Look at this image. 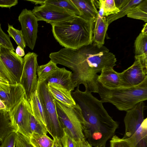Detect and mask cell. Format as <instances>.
Returning <instances> with one entry per match:
<instances>
[{
    "instance_id": "cell-1",
    "label": "cell",
    "mask_w": 147,
    "mask_h": 147,
    "mask_svg": "<svg viewBox=\"0 0 147 147\" xmlns=\"http://www.w3.org/2000/svg\"><path fill=\"white\" fill-rule=\"evenodd\" d=\"M51 59L70 69L76 87L81 84L85 91L98 93V73L104 68L113 67L117 60L115 55L106 47L98 48L91 44L77 49L64 48L52 53Z\"/></svg>"
},
{
    "instance_id": "cell-2",
    "label": "cell",
    "mask_w": 147,
    "mask_h": 147,
    "mask_svg": "<svg viewBox=\"0 0 147 147\" xmlns=\"http://www.w3.org/2000/svg\"><path fill=\"white\" fill-rule=\"evenodd\" d=\"M71 95L81 110L85 139L93 147L105 146L108 140L114 135L118 123L109 115L103 102L91 93L82 91L77 87Z\"/></svg>"
},
{
    "instance_id": "cell-3",
    "label": "cell",
    "mask_w": 147,
    "mask_h": 147,
    "mask_svg": "<svg viewBox=\"0 0 147 147\" xmlns=\"http://www.w3.org/2000/svg\"><path fill=\"white\" fill-rule=\"evenodd\" d=\"M95 22L76 15L69 20L51 25L53 36L61 45L77 49L92 43Z\"/></svg>"
},
{
    "instance_id": "cell-4",
    "label": "cell",
    "mask_w": 147,
    "mask_h": 147,
    "mask_svg": "<svg viewBox=\"0 0 147 147\" xmlns=\"http://www.w3.org/2000/svg\"><path fill=\"white\" fill-rule=\"evenodd\" d=\"M98 93L103 102H109L119 110L127 111L147 99V77L139 84L110 89L98 83Z\"/></svg>"
},
{
    "instance_id": "cell-5",
    "label": "cell",
    "mask_w": 147,
    "mask_h": 147,
    "mask_svg": "<svg viewBox=\"0 0 147 147\" xmlns=\"http://www.w3.org/2000/svg\"><path fill=\"white\" fill-rule=\"evenodd\" d=\"M57 115L63 129L76 140L85 138L82 124L84 123L78 105H67L55 99Z\"/></svg>"
},
{
    "instance_id": "cell-6",
    "label": "cell",
    "mask_w": 147,
    "mask_h": 147,
    "mask_svg": "<svg viewBox=\"0 0 147 147\" xmlns=\"http://www.w3.org/2000/svg\"><path fill=\"white\" fill-rule=\"evenodd\" d=\"M36 90L44 109L47 131L53 138L61 140L63 129L57 115L55 99L49 92L45 80L38 82Z\"/></svg>"
},
{
    "instance_id": "cell-7",
    "label": "cell",
    "mask_w": 147,
    "mask_h": 147,
    "mask_svg": "<svg viewBox=\"0 0 147 147\" xmlns=\"http://www.w3.org/2000/svg\"><path fill=\"white\" fill-rule=\"evenodd\" d=\"M23 67V58L14 51L0 47V72L10 84H19Z\"/></svg>"
},
{
    "instance_id": "cell-8",
    "label": "cell",
    "mask_w": 147,
    "mask_h": 147,
    "mask_svg": "<svg viewBox=\"0 0 147 147\" xmlns=\"http://www.w3.org/2000/svg\"><path fill=\"white\" fill-rule=\"evenodd\" d=\"M37 55L29 52L23 58V67L19 84L24 88L25 97L29 101L32 95L36 90L38 83L37 74L38 66Z\"/></svg>"
},
{
    "instance_id": "cell-9",
    "label": "cell",
    "mask_w": 147,
    "mask_h": 147,
    "mask_svg": "<svg viewBox=\"0 0 147 147\" xmlns=\"http://www.w3.org/2000/svg\"><path fill=\"white\" fill-rule=\"evenodd\" d=\"M8 113L15 131L29 138L31 134L30 121L32 112L28 101L24 97Z\"/></svg>"
},
{
    "instance_id": "cell-10",
    "label": "cell",
    "mask_w": 147,
    "mask_h": 147,
    "mask_svg": "<svg viewBox=\"0 0 147 147\" xmlns=\"http://www.w3.org/2000/svg\"><path fill=\"white\" fill-rule=\"evenodd\" d=\"M32 11L38 21H45L51 24L69 20L76 16L70 11L47 4L34 6Z\"/></svg>"
},
{
    "instance_id": "cell-11",
    "label": "cell",
    "mask_w": 147,
    "mask_h": 147,
    "mask_svg": "<svg viewBox=\"0 0 147 147\" xmlns=\"http://www.w3.org/2000/svg\"><path fill=\"white\" fill-rule=\"evenodd\" d=\"M18 19L26 45L33 50L37 37L38 21L32 11L26 9L22 11Z\"/></svg>"
},
{
    "instance_id": "cell-12",
    "label": "cell",
    "mask_w": 147,
    "mask_h": 147,
    "mask_svg": "<svg viewBox=\"0 0 147 147\" xmlns=\"http://www.w3.org/2000/svg\"><path fill=\"white\" fill-rule=\"evenodd\" d=\"M120 75L122 87H128L137 85L147 77V62L136 58L133 64L120 73Z\"/></svg>"
},
{
    "instance_id": "cell-13",
    "label": "cell",
    "mask_w": 147,
    "mask_h": 147,
    "mask_svg": "<svg viewBox=\"0 0 147 147\" xmlns=\"http://www.w3.org/2000/svg\"><path fill=\"white\" fill-rule=\"evenodd\" d=\"M145 104L141 101L126 111L124 121L125 132L122 138L126 139L132 136L140 127L144 120Z\"/></svg>"
},
{
    "instance_id": "cell-14",
    "label": "cell",
    "mask_w": 147,
    "mask_h": 147,
    "mask_svg": "<svg viewBox=\"0 0 147 147\" xmlns=\"http://www.w3.org/2000/svg\"><path fill=\"white\" fill-rule=\"evenodd\" d=\"M10 85L11 90L9 92L4 91L3 86L0 85V99L6 106V111L8 112L11 111L25 96L24 90L20 84Z\"/></svg>"
},
{
    "instance_id": "cell-15",
    "label": "cell",
    "mask_w": 147,
    "mask_h": 147,
    "mask_svg": "<svg viewBox=\"0 0 147 147\" xmlns=\"http://www.w3.org/2000/svg\"><path fill=\"white\" fill-rule=\"evenodd\" d=\"M47 83L59 84L71 92L76 87L74 82L71 71L64 67L59 68L45 80Z\"/></svg>"
},
{
    "instance_id": "cell-16",
    "label": "cell",
    "mask_w": 147,
    "mask_h": 147,
    "mask_svg": "<svg viewBox=\"0 0 147 147\" xmlns=\"http://www.w3.org/2000/svg\"><path fill=\"white\" fill-rule=\"evenodd\" d=\"M97 81L104 86L110 89L122 87L120 73L115 71L112 67L103 69L98 76Z\"/></svg>"
},
{
    "instance_id": "cell-17",
    "label": "cell",
    "mask_w": 147,
    "mask_h": 147,
    "mask_svg": "<svg viewBox=\"0 0 147 147\" xmlns=\"http://www.w3.org/2000/svg\"><path fill=\"white\" fill-rule=\"evenodd\" d=\"M78 9L79 16L88 20L95 21L98 14L94 1L93 0H71Z\"/></svg>"
},
{
    "instance_id": "cell-18",
    "label": "cell",
    "mask_w": 147,
    "mask_h": 147,
    "mask_svg": "<svg viewBox=\"0 0 147 147\" xmlns=\"http://www.w3.org/2000/svg\"><path fill=\"white\" fill-rule=\"evenodd\" d=\"M48 90L52 97L63 104L69 106L76 104L71 92L62 86L55 84H47Z\"/></svg>"
},
{
    "instance_id": "cell-19",
    "label": "cell",
    "mask_w": 147,
    "mask_h": 147,
    "mask_svg": "<svg viewBox=\"0 0 147 147\" xmlns=\"http://www.w3.org/2000/svg\"><path fill=\"white\" fill-rule=\"evenodd\" d=\"M109 25L106 17L101 16L98 13L94 23L92 43L98 48L103 46Z\"/></svg>"
},
{
    "instance_id": "cell-20",
    "label": "cell",
    "mask_w": 147,
    "mask_h": 147,
    "mask_svg": "<svg viewBox=\"0 0 147 147\" xmlns=\"http://www.w3.org/2000/svg\"><path fill=\"white\" fill-rule=\"evenodd\" d=\"M133 147H147V119H144L142 125L129 138L126 139Z\"/></svg>"
},
{
    "instance_id": "cell-21",
    "label": "cell",
    "mask_w": 147,
    "mask_h": 147,
    "mask_svg": "<svg viewBox=\"0 0 147 147\" xmlns=\"http://www.w3.org/2000/svg\"><path fill=\"white\" fill-rule=\"evenodd\" d=\"M28 101L32 114L38 120L46 126L44 109L37 90L32 95Z\"/></svg>"
},
{
    "instance_id": "cell-22",
    "label": "cell",
    "mask_w": 147,
    "mask_h": 147,
    "mask_svg": "<svg viewBox=\"0 0 147 147\" xmlns=\"http://www.w3.org/2000/svg\"><path fill=\"white\" fill-rule=\"evenodd\" d=\"M134 45L135 58L147 62V33L141 32L136 38Z\"/></svg>"
},
{
    "instance_id": "cell-23",
    "label": "cell",
    "mask_w": 147,
    "mask_h": 147,
    "mask_svg": "<svg viewBox=\"0 0 147 147\" xmlns=\"http://www.w3.org/2000/svg\"><path fill=\"white\" fill-rule=\"evenodd\" d=\"M32 3L37 5L44 4L52 5L70 11L77 16H79L80 13L78 9L71 2V0H32Z\"/></svg>"
},
{
    "instance_id": "cell-24",
    "label": "cell",
    "mask_w": 147,
    "mask_h": 147,
    "mask_svg": "<svg viewBox=\"0 0 147 147\" xmlns=\"http://www.w3.org/2000/svg\"><path fill=\"white\" fill-rule=\"evenodd\" d=\"M14 131H15L11 124L8 112L0 110V144L7 136Z\"/></svg>"
},
{
    "instance_id": "cell-25",
    "label": "cell",
    "mask_w": 147,
    "mask_h": 147,
    "mask_svg": "<svg viewBox=\"0 0 147 147\" xmlns=\"http://www.w3.org/2000/svg\"><path fill=\"white\" fill-rule=\"evenodd\" d=\"M29 139L34 147H52L54 142V139L47 134L39 135L33 133L30 135Z\"/></svg>"
},
{
    "instance_id": "cell-26",
    "label": "cell",
    "mask_w": 147,
    "mask_h": 147,
    "mask_svg": "<svg viewBox=\"0 0 147 147\" xmlns=\"http://www.w3.org/2000/svg\"><path fill=\"white\" fill-rule=\"evenodd\" d=\"M143 0H129L128 3L121 9L117 13L109 16L106 18L109 25L113 22L128 14L134 7Z\"/></svg>"
},
{
    "instance_id": "cell-27",
    "label": "cell",
    "mask_w": 147,
    "mask_h": 147,
    "mask_svg": "<svg viewBox=\"0 0 147 147\" xmlns=\"http://www.w3.org/2000/svg\"><path fill=\"white\" fill-rule=\"evenodd\" d=\"M59 68L57 64L51 60L45 64L38 66L37 70L38 82L45 81Z\"/></svg>"
},
{
    "instance_id": "cell-28",
    "label": "cell",
    "mask_w": 147,
    "mask_h": 147,
    "mask_svg": "<svg viewBox=\"0 0 147 147\" xmlns=\"http://www.w3.org/2000/svg\"><path fill=\"white\" fill-rule=\"evenodd\" d=\"M127 17L147 22V0H143L134 8Z\"/></svg>"
},
{
    "instance_id": "cell-29",
    "label": "cell",
    "mask_w": 147,
    "mask_h": 147,
    "mask_svg": "<svg viewBox=\"0 0 147 147\" xmlns=\"http://www.w3.org/2000/svg\"><path fill=\"white\" fill-rule=\"evenodd\" d=\"M8 27L7 32L9 37L12 38L18 46L24 50L26 45L21 30L16 29L9 24Z\"/></svg>"
},
{
    "instance_id": "cell-30",
    "label": "cell",
    "mask_w": 147,
    "mask_h": 147,
    "mask_svg": "<svg viewBox=\"0 0 147 147\" xmlns=\"http://www.w3.org/2000/svg\"><path fill=\"white\" fill-rule=\"evenodd\" d=\"M30 127L31 134L34 133L39 135L47 134L46 126L38 120L31 114L30 119Z\"/></svg>"
},
{
    "instance_id": "cell-31",
    "label": "cell",
    "mask_w": 147,
    "mask_h": 147,
    "mask_svg": "<svg viewBox=\"0 0 147 147\" xmlns=\"http://www.w3.org/2000/svg\"><path fill=\"white\" fill-rule=\"evenodd\" d=\"M120 10L116 6L114 0H104L103 16L107 17L117 13Z\"/></svg>"
},
{
    "instance_id": "cell-32",
    "label": "cell",
    "mask_w": 147,
    "mask_h": 147,
    "mask_svg": "<svg viewBox=\"0 0 147 147\" xmlns=\"http://www.w3.org/2000/svg\"><path fill=\"white\" fill-rule=\"evenodd\" d=\"M110 141V147H133L130 142L126 139L121 138L114 135Z\"/></svg>"
},
{
    "instance_id": "cell-33",
    "label": "cell",
    "mask_w": 147,
    "mask_h": 147,
    "mask_svg": "<svg viewBox=\"0 0 147 147\" xmlns=\"http://www.w3.org/2000/svg\"><path fill=\"white\" fill-rule=\"evenodd\" d=\"M63 130V136L60 140L63 147H79L77 141L72 138L64 129Z\"/></svg>"
},
{
    "instance_id": "cell-34",
    "label": "cell",
    "mask_w": 147,
    "mask_h": 147,
    "mask_svg": "<svg viewBox=\"0 0 147 147\" xmlns=\"http://www.w3.org/2000/svg\"><path fill=\"white\" fill-rule=\"evenodd\" d=\"M0 44L1 46L15 51L9 35L4 32L0 24Z\"/></svg>"
},
{
    "instance_id": "cell-35",
    "label": "cell",
    "mask_w": 147,
    "mask_h": 147,
    "mask_svg": "<svg viewBox=\"0 0 147 147\" xmlns=\"http://www.w3.org/2000/svg\"><path fill=\"white\" fill-rule=\"evenodd\" d=\"M17 133L12 132L4 138L1 144V147H16Z\"/></svg>"
},
{
    "instance_id": "cell-36",
    "label": "cell",
    "mask_w": 147,
    "mask_h": 147,
    "mask_svg": "<svg viewBox=\"0 0 147 147\" xmlns=\"http://www.w3.org/2000/svg\"><path fill=\"white\" fill-rule=\"evenodd\" d=\"M16 147H34L30 142L29 138L17 133Z\"/></svg>"
},
{
    "instance_id": "cell-37",
    "label": "cell",
    "mask_w": 147,
    "mask_h": 147,
    "mask_svg": "<svg viewBox=\"0 0 147 147\" xmlns=\"http://www.w3.org/2000/svg\"><path fill=\"white\" fill-rule=\"evenodd\" d=\"M18 3L17 0H0V7L10 8Z\"/></svg>"
},
{
    "instance_id": "cell-38",
    "label": "cell",
    "mask_w": 147,
    "mask_h": 147,
    "mask_svg": "<svg viewBox=\"0 0 147 147\" xmlns=\"http://www.w3.org/2000/svg\"><path fill=\"white\" fill-rule=\"evenodd\" d=\"M129 0H114L116 7L119 10L125 6Z\"/></svg>"
},
{
    "instance_id": "cell-39",
    "label": "cell",
    "mask_w": 147,
    "mask_h": 147,
    "mask_svg": "<svg viewBox=\"0 0 147 147\" xmlns=\"http://www.w3.org/2000/svg\"><path fill=\"white\" fill-rule=\"evenodd\" d=\"M15 52L16 54L20 57H22L25 55L24 50L19 46L17 47Z\"/></svg>"
},
{
    "instance_id": "cell-40",
    "label": "cell",
    "mask_w": 147,
    "mask_h": 147,
    "mask_svg": "<svg viewBox=\"0 0 147 147\" xmlns=\"http://www.w3.org/2000/svg\"><path fill=\"white\" fill-rule=\"evenodd\" d=\"M54 142L52 147H63L61 140L57 137L53 138Z\"/></svg>"
},
{
    "instance_id": "cell-41",
    "label": "cell",
    "mask_w": 147,
    "mask_h": 147,
    "mask_svg": "<svg viewBox=\"0 0 147 147\" xmlns=\"http://www.w3.org/2000/svg\"><path fill=\"white\" fill-rule=\"evenodd\" d=\"M0 84L9 86L10 85L8 82L2 74L0 72Z\"/></svg>"
},
{
    "instance_id": "cell-42",
    "label": "cell",
    "mask_w": 147,
    "mask_h": 147,
    "mask_svg": "<svg viewBox=\"0 0 147 147\" xmlns=\"http://www.w3.org/2000/svg\"><path fill=\"white\" fill-rule=\"evenodd\" d=\"M0 110L6 111V107L4 102L0 99Z\"/></svg>"
},
{
    "instance_id": "cell-43",
    "label": "cell",
    "mask_w": 147,
    "mask_h": 147,
    "mask_svg": "<svg viewBox=\"0 0 147 147\" xmlns=\"http://www.w3.org/2000/svg\"><path fill=\"white\" fill-rule=\"evenodd\" d=\"M141 32H143L147 33V24L146 23L144 25V27L142 30Z\"/></svg>"
},
{
    "instance_id": "cell-44",
    "label": "cell",
    "mask_w": 147,
    "mask_h": 147,
    "mask_svg": "<svg viewBox=\"0 0 147 147\" xmlns=\"http://www.w3.org/2000/svg\"><path fill=\"white\" fill-rule=\"evenodd\" d=\"M105 147V146H97V147Z\"/></svg>"
},
{
    "instance_id": "cell-45",
    "label": "cell",
    "mask_w": 147,
    "mask_h": 147,
    "mask_svg": "<svg viewBox=\"0 0 147 147\" xmlns=\"http://www.w3.org/2000/svg\"><path fill=\"white\" fill-rule=\"evenodd\" d=\"M1 45L0 44V47H1Z\"/></svg>"
},
{
    "instance_id": "cell-46",
    "label": "cell",
    "mask_w": 147,
    "mask_h": 147,
    "mask_svg": "<svg viewBox=\"0 0 147 147\" xmlns=\"http://www.w3.org/2000/svg\"><path fill=\"white\" fill-rule=\"evenodd\" d=\"M0 147H1V145H0Z\"/></svg>"
}]
</instances>
